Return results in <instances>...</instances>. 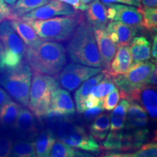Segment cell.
Returning <instances> with one entry per match:
<instances>
[{"label": "cell", "instance_id": "6da1fadb", "mask_svg": "<svg viewBox=\"0 0 157 157\" xmlns=\"http://www.w3.org/2000/svg\"><path fill=\"white\" fill-rule=\"evenodd\" d=\"M25 60L34 73L56 76L66 64L63 45L52 41H44L36 46L26 48Z\"/></svg>", "mask_w": 157, "mask_h": 157}, {"label": "cell", "instance_id": "7a4b0ae2", "mask_svg": "<svg viewBox=\"0 0 157 157\" xmlns=\"http://www.w3.org/2000/svg\"><path fill=\"white\" fill-rule=\"evenodd\" d=\"M71 60L75 63L93 68H101L102 63L93 27L84 20L71 35L67 46Z\"/></svg>", "mask_w": 157, "mask_h": 157}, {"label": "cell", "instance_id": "3957f363", "mask_svg": "<svg viewBox=\"0 0 157 157\" xmlns=\"http://www.w3.org/2000/svg\"><path fill=\"white\" fill-rule=\"evenodd\" d=\"M55 129L56 138L71 147H74L87 152L98 154L101 151L99 145L95 138L89 135L83 127L74 123L67 117L51 121Z\"/></svg>", "mask_w": 157, "mask_h": 157}, {"label": "cell", "instance_id": "277c9868", "mask_svg": "<svg viewBox=\"0 0 157 157\" xmlns=\"http://www.w3.org/2000/svg\"><path fill=\"white\" fill-rule=\"evenodd\" d=\"M84 20L80 14L44 20L25 21L31 24L39 38L45 41H66L71 36L76 26Z\"/></svg>", "mask_w": 157, "mask_h": 157}, {"label": "cell", "instance_id": "5b68a950", "mask_svg": "<svg viewBox=\"0 0 157 157\" xmlns=\"http://www.w3.org/2000/svg\"><path fill=\"white\" fill-rule=\"evenodd\" d=\"M58 87V82L56 78L34 73L28 107L35 117L41 119L46 116L50 108L52 94Z\"/></svg>", "mask_w": 157, "mask_h": 157}, {"label": "cell", "instance_id": "8992f818", "mask_svg": "<svg viewBox=\"0 0 157 157\" xmlns=\"http://www.w3.org/2000/svg\"><path fill=\"white\" fill-rule=\"evenodd\" d=\"M31 76L32 72L29 65L21 63L2 76L0 84L15 101L23 106H28Z\"/></svg>", "mask_w": 157, "mask_h": 157}, {"label": "cell", "instance_id": "52a82bcc", "mask_svg": "<svg viewBox=\"0 0 157 157\" xmlns=\"http://www.w3.org/2000/svg\"><path fill=\"white\" fill-rule=\"evenodd\" d=\"M155 68L156 65L152 62L137 63L131 65L126 74L113 77V83L119 89L120 97L127 99L133 90L145 84L147 78Z\"/></svg>", "mask_w": 157, "mask_h": 157}, {"label": "cell", "instance_id": "ba28073f", "mask_svg": "<svg viewBox=\"0 0 157 157\" xmlns=\"http://www.w3.org/2000/svg\"><path fill=\"white\" fill-rule=\"evenodd\" d=\"M56 75L59 85L68 91H74L92 76L102 71L101 68H93L72 63L66 66Z\"/></svg>", "mask_w": 157, "mask_h": 157}, {"label": "cell", "instance_id": "9c48e42d", "mask_svg": "<svg viewBox=\"0 0 157 157\" xmlns=\"http://www.w3.org/2000/svg\"><path fill=\"white\" fill-rule=\"evenodd\" d=\"M77 12L73 7L59 0H51L48 3L37 7L18 17L23 21L44 20L61 15H74Z\"/></svg>", "mask_w": 157, "mask_h": 157}, {"label": "cell", "instance_id": "30bf717a", "mask_svg": "<svg viewBox=\"0 0 157 157\" xmlns=\"http://www.w3.org/2000/svg\"><path fill=\"white\" fill-rule=\"evenodd\" d=\"M105 5L107 6V17L109 20L119 21L135 29L141 26L142 15L136 7L115 3Z\"/></svg>", "mask_w": 157, "mask_h": 157}, {"label": "cell", "instance_id": "8fae6325", "mask_svg": "<svg viewBox=\"0 0 157 157\" xmlns=\"http://www.w3.org/2000/svg\"><path fill=\"white\" fill-rule=\"evenodd\" d=\"M129 102H135L143 105L153 120H156L157 93L156 87L143 84L133 90L128 95Z\"/></svg>", "mask_w": 157, "mask_h": 157}, {"label": "cell", "instance_id": "7c38bea8", "mask_svg": "<svg viewBox=\"0 0 157 157\" xmlns=\"http://www.w3.org/2000/svg\"><path fill=\"white\" fill-rule=\"evenodd\" d=\"M15 132L20 138L34 140L39 132L37 117L29 109L21 108L16 121L13 125Z\"/></svg>", "mask_w": 157, "mask_h": 157}, {"label": "cell", "instance_id": "4fadbf2b", "mask_svg": "<svg viewBox=\"0 0 157 157\" xmlns=\"http://www.w3.org/2000/svg\"><path fill=\"white\" fill-rule=\"evenodd\" d=\"M0 41L4 47V50L13 52L20 56H24L26 47L13 28L10 20L0 22Z\"/></svg>", "mask_w": 157, "mask_h": 157}, {"label": "cell", "instance_id": "5bb4252c", "mask_svg": "<svg viewBox=\"0 0 157 157\" xmlns=\"http://www.w3.org/2000/svg\"><path fill=\"white\" fill-rule=\"evenodd\" d=\"M132 64V60L128 45H119L109 67L102 71L105 75L113 78L126 74Z\"/></svg>", "mask_w": 157, "mask_h": 157}, {"label": "cell", "instance_id": "9a60e30c", "mask_svg": "<svg viewBox=\"0 0 157 157\" xmlns=\"http://www.w3.org/2000/svg\"><path fill=\"white\" fill-rule=\"evenodd\" d=\"M93 31L102 66L106 68L117 52L118 45L110 39L105 29H93Z\"/></svg>", "mask_w": 157, "mask_h": 157}, {"label": "cell", "instance_id": "2e32d148", "mask_svg": "<svg viewBox=\"0 0 157 157\" xmlns=\"http://www.w3.org/2000/svg\"><path fill=\"white\" fill-rule=\"evenodd\" d=\"M105 31L110 39L118 46L128 45L137 33V29L114 21L108 23Z\"/></svg>", "mask_w": 157, "mask_h": 157}, {"label": "cell", "instance_id": "e0dca14e", "mask_svg": "<svg viewBox=\"0 0 157 157\" xmlns=\"http://www.w3.org/2000/svg\"><path fill=\"white\" fill-rule=\"evenodd\" d=\"M50 109L64 117L73 115L76 111L69 92L59 87L52 94Z\"/></svg>", "mask_w": 157, "mask_h": 157}, {"label": "cell", "instance_id": "ac0fdd59", "mask_svg": "<svg viewBox=\"0 0 157 157\" xmlns=\"http://www.w3.org/2000/svg\"><path fill=\"white\" fill-rule=\"evenodd\" d=\"M88 23L93 29H105L108 24L107 7L100 0H93L87 10Z\"/></svg>", "mask_w": 157, "mask_h": 157}, {"label": "cell", "instance_id": "d6986e66", "mask_svg": "<svg viewBox=\"0 0 157 157\" xmlns=\"http://www.w3.org/2000/svg\"><path fill=\"white\" fill-rule=\"evenodd\" d=\"M125 129H133L146 127L148 122V117L144 108L135 102H130L127 113Z\"/></svg>", "mask_w": 157, "mask_h": 157}, {"label": "cell", "instance_id": "ffe728a7", "mask_svg": "<svg viewBox=\"0 0 157 157\" xmlns=\"http://www.w3.org/2000/svg\"><path fill=\"white\" fill-rule=\"evenodd\" d=\"M11 23L15 32L29 48L36 46L43 41L39 38L33 27L27 21L21 18H16L12 20Z\"/></svg>", "mask_w": 157, "mask_h": 157}, {"label": "cell", "instance_id": "44dd1931", "mask_svg": "<svg viewBox=\"0 0 157 157\" xmlns=\"http://www.w3.org/2000/svg\"><path fill=\"white\" fill-rule=\"evenodd\" d=\"M56 140V135L50 129L39 131L34 140L35 157H49Z\"/></svg>", "mask_w": 157, "mask_h": 157}, {"label": "cell", "instance_id": "7402d4cb", "mask_svg": "<svg viewBox=\"0 0 157 157\" xmlns=\"http://www.w3.org/2000/svg\"><path fill=\"white\" fill-rule=\"evenodd\" d=\"M129 49L133 63L147 61L151 58V43L146 36L135 37Z\"/></svg>", "mask_w": 157, "mask_h": 157}, {"label": "cell", "instance_id": "603a6c76", "mask_svg": "<svg viewBox=\"0 0 157 157\" xmlns=\"http://www.w3.org/2000/svg\"><path fill=\"white\" fill-rule=\"evenodd\" d=\"M104 76H105V74L103 71L100 72L96 75L92 76L87 81L83 82V84L76 90L74 95V99H75L76 109L78 113H82L84 112L83 107H82L84 101L90 95L92 89L103 79Z\"/></svg>", "mask_w": 157, "mask_h": 157}, {"label": "cell", "instance_id": "cb8c5ba5", "mask_svg": "<svg viewBox=\"0 0 157 157\" xmlns=\"http://www.w3.org/2000/svg\"><path fill=\"white\" fill-rule=\"evenodd\" d=\"M111 114L109 113H101L90 127V135L95 140L101 143L107 136L110 128Z\"/></svg>", "mask_w": 157, "mask_h": 157}, {"label": "cell", "instance_id": "d4e9b609", "mask_svg": "<svg viewBox=\"0 0 157 157\" xmlns=\"http://www.w3.org/2000/svg\"><path fill=\"white\" fill-rule=\"evenodd\" d=\"M129 104L130 102L128 100L122 98L119 105L115 107V110L111 115L110 121L111 131H120L124 128Z\"/></svg>", "mask_w": 157, "mask_h": 157}, {"label": "cell", "instance_id": "484cf974", "mask_svg": "<svg viewBox=\"0 0 157 157\" xmlns=\"http://www.w3.org/2000/svg\"><path fill=\"white\" fill-rule=\"evenodd\" d=\"M21 105L14 101H10L0 108V125L4 127H13L18 116Z\"/></svg>", "mask_w": 157, "mask_h": 157}, {"label": "cell", "instance_id": "4316f807", "mask_svg": "<svg viewBox=\"0 0 157 157\" xmlns=\"http://www.w3.org/2000/svg\"><path fill=\"white\" fill-rule=\"evenodd\" d=\"M12 157H35L34 140L19 138L14 141Z\"/></svg>", "mask_w": 157, "mask_h": 157}, {"label": "cell", "instance_id": "83f0119b", "mask_svg": "<svg viewBox=\"0 0 157 157\" xmlns=\"http://www.w3.org/2000/svg\"><path fill=\"white\" fill-rule=\"evenodd\" d=\"M50 1L51 0H17L12 10L16 19Z\"/></svg>", "mask_w": 157, "mask_h": 157}, {"label": "cell", "instance_id": "f1b7e54d", "mask_svg": "<svg viewBox=\"0 0 157 157\" xmlns=\"http://www.w3.org/2000/svg\"><path fill=\"white\" fill-rule=\"evenodd\" d=\"M100 148L105 151H122L123 129L111 131L101 143Z\"/></svg>", "mask_w": 157, "mask_h": 157}, {"label": "cell", "instance_id": "f546056e", "mask_svg": "<svg viewBox=\"0 0 157 157\" xmlns=\"http://www.w3.org/2000/svg\"><path fill=\"white\" fill-rule=\"evenodd\" d=\"M141 15H142V21L141 26L148 31H156L157 27V10L156 7H139Z\"/></svg>", "mask_w": 157, "mask_h": 157}, {"label": "cell", "instance_id": "4dcf8cb0", "mask_svg": "<svg viewBox=\"0 0 157 157\" xmlns=\"http://www.w3.org/2000/svg\"><path fill=\"white\" fill-rule=\"evenodd\" d=\"M116 87H117L113 83L112 78L105 74L103 79L92 89L90 93L92 95L95 96L103 101L104 98L111 91H113Z\"/></svg>", "mask_w": 157, "mask_h": 157}, {"label": "cell", "instance_id": "1f68e13d", "mask_svg": "<svg viewBox=\"0 0 157 157\" xmlns=\"http://www.w3.org/2000/svg\"><path fill=\"white\" fill-rule=\"evenodd\" d=\"M75 150L56 138L51 148L49 157H74Z\"/></svg>", "mask_w": 157, "mask_h": 157}, {"label": "cell", "instance_id": "d6a6232c", "mask_svg": "<svg viewBox=\"0 0 157 157\" xmlns=\"http://www.w3.org/2000/svg\"><path fill=\"white\" fill-rule=\"evenodd\" d=\"M120 94L117 87H116L113 91L109 93V95L104 98L103 101V109L106 110L108 111H111L115 109L119 99H120Z\"/></svg>", "mask_w": 157, "mask_h": 157}, {"label": "cell", "instance_id": "836d02e7", "mask_svg": "<svg viewBox=\"0 0 157 157\" xmlns=\"http://www.w3.org/2000/svg\"><path fill=\"white\" fill-rule=\"evenodd\" d=\"M134 157H157V145L156 141L142 145L140 148L134 154Z\"/></svg>", "mask_w": 157, "mask_h": 157}, {"label": "cell", "instance_id": "e575fe53", "mask_svg": "<svg viewBox=\"0 0 157 157\" xmlns=\"http://www.w3.org/2000/svg\"><path fill=\"white\" fill-rule=\"evenodd\" d=\"M13 143L10 137H0V157H12Z\"/></svg>", "mask_w": 157, "mask_h": 157}, {"label": "cell", "instance_id": "d590c367", "mask_svg": "<svg viewBox=\"0 0 157 157\" xmlns=\"http://www.w3.org/2000/svg\"><path fill=\"white\" fill-rule=\"evenodd\" d=\"M103 103H100L97 106L93 107L91 109H89L86 111H84V120L90 121H93L95 119L96 117H98L101 113L103 111Z\"/></svg>", "mask_w": 157, "mask_h": 157}, {"label": "cell", "instance_id": "8d00e7d4", "mask_svg": "<svg viewBox=\"0 0 157 157\" xmlns=\"http://www.w3.org/2000/svg\"><path fill=\"white\" fill-rule=\"evenodd\" d=\"M15 19L13 10L3 0H0V22L5 20Z\"/></svg>", "mask_w": 157, "mask_h": 157}, {"label": "cell", "instance_id": "74e56055", "mask_svg": "<svg viewBox=\"0 0 157 157\" xmlns=\"http://www.w3.org/2000/svg\"><path fill=\"white\" fill-rule=\"evenodd\" d=\"M101 103H103V101L98 99V98H96L92 95H89L85 98V100L83 102V106H82L83 107V111L89 109H91L93 107L97 106V105H98Z\"/></svg>", "mask_w": 157, "mask_h": 157}, {"label": "cell", "instance_id": "f35d334b", "mask_svg": "<svg viewBox=\"0 0 157 157\" xmlns=\"http://www.w3.org/2000/svg\"><path fill=\"white\" fill-rule=\"evenodd\" d=\"M59 1L68 4L77 10L86 11L88 8V5L84 4L82 0H59Z\"/></svg>", "mask_w": 157, "mask_h": 157}, {"label": "cell", "instance_id": "ab89813d", "mask_svg": "<svg viewBox=\"0 0 157 157\" xmlns=\"http://www.w3.org/2000/svg\"><path fill=\"white\" fill-rule=\"evenodd\" d=\"M102 2L104 5H108V4L112 3H122L125 5L137 6V7H140V0H101Z\"/></svg>", "mask_w": 157, "mask_h": 157}, {"label": "cell", "instance_id": "60d3db41", "mask_svg": "<svg viewBox=\"0 0 157 157\" xmlns=\"http://www.w3.org/2000/svg\"><path fill=\"white\" fill-rule=\"evenodd\" d=\"M11 101V98L5 90L0 87V108Z\"/></svg>", "mask_w": 157, "mask_h": 157}, {"label": "cell", "instance_id": "b9f144b4", "mask_svg": "<svg viewBox=\"0 0 157 157\" xmlns=\"http://www.w3.org/2000/svg\"><path fill=\"white\" fill-rule=\"evenodd\" d=\"M145 84H148V85H152L156 87V68L151 73L148 77L147 78Z\"/></svg>", "mask_w": 157, "mask_h": 157}, {"label": "cell", "instance_id": "7bdbcfd3", "mask_svg": "<svg viewBox=\"0 0 157 157\" xmlns=\"http://www.w3.org/2000/svg\"><path fill=\"white\" fill-rule=\"evenodd\" d=\"M101 157H134V154H127V153H113L109 152L102 155Z\"/></svg>", "mask_w": 157, "mask_h": 157}, {"label": "cell", "instance_id": "ee69618b", "mask_svg": "<svg viewBox=\"0 0 157 157\" xmlns=\"http://www.w3.org/2000/svg\"><path fill=\"white\" fill-rule=\"evenodd\" d=\"M151 56L153 60H155V63H156L157 59V36L155 35L153 39V44L151 48Z\"/></svg>", "mask_w": 157, "mask_h": 157}, {"label": "cell", "instance_id": "f6af8a7d", "mask_svg": "<svg viewBox=\"0 0 157 157\" xmlns=\"http://www.w3.org/2000/svg\"><path fill=\"white\" fill-rule=\"evenodd\" d=\"M140 5L144 7H156L157 0H140Z\"/></svg>", "mask_w": 157, "mask_h": 157}, {"label": "cell", "instance_id": "bcb514c9", "mask_svg": "<svg viewBox=\"0 0 157 157\" xmlns=\"http://www.w3.org/2000/svg\"><path fill=\"white\" fill-rule=\"evenodd\" d=\"M74 157H96L95 155L89 154L87 152L80 151H75Z\"/></svg>", "mask_w": 157, "mask_h": 157}, {"label": "cell", "instance_id": "7dc6e473", "mask_svg": "<svg viewBox=\"0 0 157 157\" xmlns=\"http://www.w3.org/2000/svg\"><path fill=\"white\" fill-rule=\"evenodd\" d=\"M3 52H4V47H3L1 41H0V73H1V72H2L4 71L2 65V59Z\"/></svg>", "mask_w": 157, "mask_h": 157}, {"label": "cell", "instance_id": "c3c4849f", "mask_svg": "<svg viewBox=\"0 0 157 157\" xmlns=\"http://www.w3.org/2000/svg\"><path fill=\"white\" fill-rule=\"evenodd\" d=\"M3 1L5 2L7 5H9L13 7V6H14L15 4L16 3L17 0H3Z\"/></svg>", "mask_w": 157, "mask_h": 157}, {"label": "cell", "instance_id": "681fc988", "mask_svg": "<svg viewBox=\"0 0 157 157\" xmlns=\"http://www.w3.org/2000/svg\"><path fill=\"white\" fill-rule=\"evenodd\" d=\"M82 1L83 2L84 4H86V5H87V4L91 2L92 1H93V0H82Z\"/></svg>", "mask_w": 157, "mask_h": 157}]
</instances>
